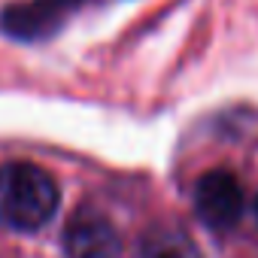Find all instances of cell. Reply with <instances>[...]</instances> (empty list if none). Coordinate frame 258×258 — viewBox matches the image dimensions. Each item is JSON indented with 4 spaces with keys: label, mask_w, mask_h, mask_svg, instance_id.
I'll list each match as a JSON object with an SVG mask.
<instances>
[{
    "label": "cell",
    "mask_w": 258,
    "mask_h": 258,
    "mask_svg": "<svg viewBox=\"0 0 258 258\" xmlns=\"http://www.w3.org/2000/svg\"><path fill=\"white\" fill-rule=\"evenodd\" d=\"M137 258H201V249L179 225H152L137 246Z\"/></svg>",
    "instance_id": "cell-5"
},
{
    "label": "cell",
    "mask_w": 258,
    "mask_h": 258,
    "mask_svg": "<svg viewBox=\"0 0 258 258\" xmlns=\"http://www.w3.org/2000/svg\"><path fill=\"white\" fill-rule=\"evenodd\" d=\"M195 213L210 231H231L243 216V188L231 170H207L195 182Z\"/></svg>",
    "instance_id": "cell-3"
},
{
    "label": "cell",
    "mask_w": 258,
    "mask_h": 258,
    "mask_svg": "<svg viewBox=\"0 0 258 258\" xmlns=\"http://www.w3.org/2000/svg\"><path fill=\"white\" fill-rule=\"evenodd\" d=\"M58 182L31 161L0 164V222L13 231H40L58 213Z\"/></svg>",
    "instance_id": "cell-1"
},
{
    "label": "cell",
    "mask_w": 258,
    "mask_h": 258,
    "mask_svg": "<svg viewBox=\"0 0 258 258\" xmlns=\"http://www.w3.org/2000/svg\"><path fill=\"white\" fill-rule=\"evenodd\" d=\"M64 249L67 258H121V237L106 216L82 207L64 228Z\"/></svg>",
    "instance_id": "cell-4"
},
{
    "label": "cell",
    "mask_w": 258,
    "mask_h": 258,
    "mask_svg": "<svg viewBox=\"0 0 258 258\" xmlns=\"http://www.w3.org/2000/svg\"><path fill=\"white\" fill-rule=\"evenodd\" d=\"M91 0H19L0 10V31L16 43H46Z\"/></svg>",
    "instance_id": "cell-2"
},
{
    "label": "cell",
    "mask_w": 258,
    "mask_h": 258,
    "mask_svg": "<svg viewBox=\"0 0 258 258\" xmlns=\"http://www.w3.org/2000/svg\"><path fill=\"white\" fill-rule=\"evenodd\" d=\"M252 213H255V225H258V195H255V207H252Z\"/></svg>",
    "instance_id": "cell-6"
}]
</instances>
